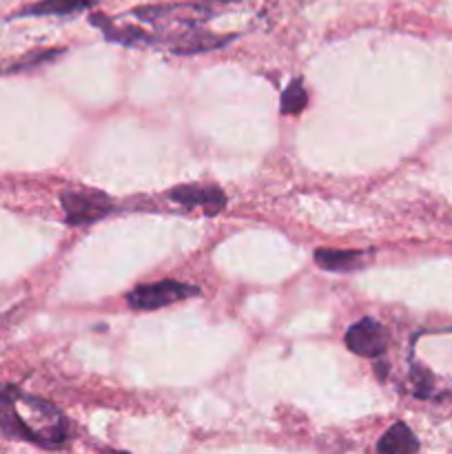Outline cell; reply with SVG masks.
Returning a JSON list of instances; mask_svg holds the SVG:
<instances>
[{
	"instance_id": "cell-9",
	"label": "cell",
	"mask_w": 452,
	"mask_h": 454,
	"mask_svg": "<svg viewBox=\"0 0 452 454\" xmlns=\"http://www.w3.org/2000/svg\"><path fill=\"white\" fill-rule=\"evenodd\" d=\"M315 264L331 273H350L366 264L363 251H339V248H317L315 251Z\"/></svg>"
},
{
	"instance_id": "cell-4",
	"label": "cell",
	"mask_w": 452,
	"mask_h": 454,
	"mask_svg": "<svg viewBox=\"0 0 452 454\" xmlns=\"http://www.w3.org/2000/svg\"><path fill=\"white\" fill-rule=\"evenodd\" d=\"M198 288L177 279H162L155 284H140L127 295L129 306L133 310H158L171 306L175 301L189 300L198 295Z\"/></svg>"
},
{
	"instance_id": "cell-14",
	"label": "cell",
	"mask_w": 452,
	"mask_h": 454,
	"mask_svg": "<svg viewBox=\"0 0 452 454\" xmlns=\"http://www.w3.org/2000/svg\"><path fill=\"white\" fill-rule=\"evenodd\" d=\"M217 3H226V0H217Z\"/></svg>"
},
{
	"instance_id": "cell-8",
	"label": "cell",
	"mask_w": 452,
	"mask_h": 454,
	"mask_svg": "<svg viewBox=\"0 0 452 454\" xmlns=\"http://www.w3.org/2000/svg\"><path fill=\"white\" fill-rule=\"evenodd\" d=\"M93 25L100 27L102 34L106 35V40L111 43H120L124 47H140V44H158V35L149 34L144 29H137V27H129V25H115L113 20L105 16H91Z\"/></svg>"
},
{
	"instance_id": "cell-11",
	"label": "cell",
	"mask_w": 452,
	"mask_h": 454,
	"mask_svg": "<svg viewBox=\"0 0 452 454\" xmlns=\"http://www.w3.org/2000/svg\"><path fill=\"white\" fill-rule=\"evenodd\" d=\"M93 4L96 0H40V3L22 9L18 16H75Z\"/></svg>"
},
{
	"instance_id": "cell-6",
	"label": "cell",
	"mask_w": 452,
	"mask_h": 454,
	"mask_svg": "<svg viewBox=\"0 0 452 454\" xmlns=\"http://www.w3.org/2000/svg\"><path fill=\"white\" fill-rule=\"evenodd\" d=\"M238 35H217L213 31L199 29L198 27H186V29L175 31V34L167 35L162 43H167L180 56H189V53H202V51H213V49H222Z\"/></svg>"
},
{
	"instance_id": "cell-12",
	"label": "cell",
	"mask_w": 452,
	"mask_h": 454,
	"mask_svg": "<svg viewBox=\"0 0 452 454\" xmlns=\"http://www.w3.org/2000/svg\"><path fill=\"white\" fill-rule=\"evenodd\" d=\"M308 105V93H306L301 78L291 80L282 93V105H279V114L282 115H300Z\"/></svg>"
},
{
	"instance_id": "cell-3",
	"label": "cell",
	"mask_w": 452,
	"mask_h": 454,
	"mask_svg": "<svg viewBox=\"0 0 452 454\" xmlns=\"http://www.w3.org/2000/svg\"><path fill=\"white\" fill-rule=\"evenodd\" d=\"M62 211L71 226H87L115 211V204L97 189H66L60 195Z\"/></svg>"
},
{
	"instance_id": "cell-10",
	"label": "cell",
	"mask_w": 452,
	"mask_h": 454,
	"mask_svg": "<svg viewBox=\"0 0 452 454\" xmlns=\"http://www.w3.org/2000/svg\"><path fill=\"white\" fill-rule=\"evenodd\" d=\"M419 450V442L412 434V430L406 424H394L384 433V437L377 442V452L381 454H412Z\"/></svg>"
},
{
	"instance_id": "cell-13",
	"label": "cell",
	"mask_w": 452,
	"mask_h": 454,
	"mask_svg": "<svg viewBox=\"0 0 452 454\" xmlns=\"http://www.w3.org/2000/svg\"><path fill=\"white\" fill-rule=\"evenodd\" d=\"M412 384H415L417 397H430V393H433V375L425 368H412Z\"/></svg>"
},
{
	"instance_id": "cell-1",
	"label": "cell",
	"mask_w": 452,
	"mask_h": 454,
	"mask_svg": "<svg viewBox=\"0 0 452 454\" xmlns=\"http://www.w3.org/2000/svg\"><path fill=\"white\" fill-rule=\"evenodd\" d=\"M0 437L53 450L69 442V426L51 402L0 384Z\"/></svg>"
},
{
	"instance_id": "cell-7",
	"label": "cell",
	"mask_w": 452,
	"mask_h": 454,
	"mask_svg": "<svg viewBox=\"0 0 452 454\" xmlns=\"http://www.w3.org/2000/svg\"><path fill=\"white\" fill-rule=\"evenodd\" d=\"M167 195L186 208H204L207 215H217L226 207V195L213 184H180Z\"/></svg>"
},
{
	"instance_id": "cell-5",
	"label": "cell",
	"mask_w": 452,
	"mask_h": 454,
	"mask_svg": "<svg viewBox=\"0 0 452 454\" xmlns=\"http://www.w3.org/2000/svg\"><path fill=\"white\" fill-rule=\"evenodd\" d=\"M346 348L359 357H381L388 350V333L377 319L363 317L346 331Z\"/></svg>"
},
{
	"instance_id": "cell-2",
	"label": "cell",
	"mask_w": 452,
	"mask_h": 454,
	"mask_svg": "<svg viewBox=\"0 0 452 454\" xmlns=\"http://www.w3.org/2000/svg\"><path fill=\"white\" fill-rule=\"evenodd\" d=\"M131 16L137 20L153 25L155 29L164 31L160 38L162 43L167 35L175 34V31L186 29V27H198L204 20L213 16L208 4H195V3H173V4H149V7L131 9Z\"/></svg>"
}]
</instances>
